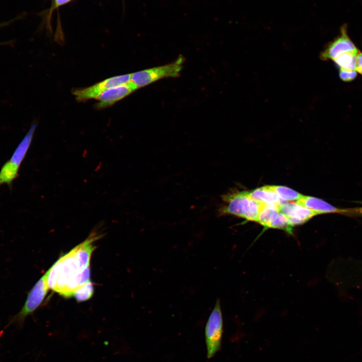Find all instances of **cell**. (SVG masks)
I'll return each instance as SVG.
<instances>
[{
  "instance_id": "obj_3",
  "label": "cell",
  "mask_w": 362,
  "mask_h": 362,
  "mask_svg": "<svg viewBox=\"0 0 362 362\" xmlns=\"http://www.w3.org/2000/svg\"><path fill=\"white\" fill-rule=\"evenodd\" d=\"M185 60L184 57L180 55L170 63L131 73L130 81L139 88L160 79L178 77Z\"/></svg>"
},
{
  "instance_id": "obj_18",
  "label": "cell",
  "mask_w": 362,
  "mask_h": 362,
  "mask_svg": "<svg viewBox=\"0 0 362 362\" xmlns=\"http://www.w3.org/2000/svg\"><path fill=\"white\" fill-rule=\"evenodd\" d=\"M269 228L284 230L289 234H293V226L290 223L288 217L280 212L270 223Z\"/></svg>"
},
{
  "instance_id": "obj_7",
  "label": "cell",
  "mask_w": 362,
  "mask_h": 362,
  "mask_svg": "<svg viewBox=\"0 0 362 362\" xmlns=\"http://www.w3.org/2000/svg\"><path fill=\"white\" fill-rule=\"evenodd\" d=\"M305 208L319 213H337L350 217H362V208H339L319 198L303 195L295 202Z\"/></svg>"
},
{
  "instance_id": "obj_22",
  "label": "cell",
  "mask_w": 362,
  "mask_h": 362,
  "mask_svg": "<svg viewBox=\"0 0 362 362\" xmlns=\"http://www.w3.org/2000/svg\"><path fill=\"white\" fill-rule=\"evenodd\" d=\"M20 16H18L17 17L15 18L14 19H13L10 20H9V21H8L4 22H3V23H0V28H2V27H5V26L9 25L10 24H11V23H12L13 22H14V21H15L16 20L19 19H20Z\"/></svg>"
},
{
  "instance_id": "obj_10",
  "label": "cell",
  "mask_w": 362,
  "mask_h": 362,
  "mask_svg": "<svg viewBox=\"0 0 362 362\" xmlns=\"http://www.w3.org/2000/svg\"><path fill=\"white\" fill-rule=\"evenodd\" d=\"M278 210L288 217L293 227L303 224L313 217L320 214L295 202L283 203L279 207Z\"/></svg>"
},
{
  "instance_id": "obj_17",
  "label": "cell",
  "mask_w": 362,
  "mask_h": 362,
  "mask_svg": "<svg viewBox=\"0 0 362 362\" xmlns=\"http://www.w3.org/2000/svg\"><path fill=\"white\" fill-rule=\"evenodd\" d=\"M94 293V287L90 281H88L77 289L73 294L72 297L77 302H83L90 299Z\"/></svg>"
},
{
  "instance_id": "obj_15",
  "label": "cell",
  "mask_w": 362,
  "mask_h": 362,
  "mask_svg": "<svg viewBox=\"0 0 362 362\" xmlns=\"http://www.w3.org/2000/svg\"><path fill=\"white\" fill-rule=\"evenodd\" d=\"M284 202H293L299 199L302 194L288 187L280 186H267Z\"/></svg>"
},
{
  "instance_id": "obj_1",
  "label": "cell",
  "mask_w": 362,
  "mask_h": 362,
  "mask_svg": "<svg viewBox=\"0 0 362 362\" xmlns=\"http://www.w3.org/2000/svg\"><path fill=\"white\" fill-rule=\"evenodd\" d=\"M75 247L60 257L47 270L49 289L65 298L89 281L90 262L79 254Z\"/></svg>"
},
{
  "instance_id": "obj_5",
  "label": "cell",
  "mask_w": 362,
  "mask_h": 362,
  "mask_svg": "<svg viewBox=\"0 0 362 362\" xmlns=\"http://www.w3.org/2000/svg\"><path fill=\"white\" fill-rule=\"evenodd\" d=\"M47 279V271L30 291L24 306L13 318L11 323L16 322L22 325L26 317L32 314L39 307L49 289Z\"/></svg>"
},
{
  "instance_id": "obj_11",
  "label": "cell",
  "mask_w": 362,
  "mask_h": 362,
  "mask_svg": "<svg viewBox=\"0 0 362 362\" xmlns=\"http://www.w3.org/2000/svg\"><path fill=\"white\" fill-rule=\"evenodd\" d=\"M37 125L33 124L24 137L18 144L8 161L13 165L20 168L25 159L32 141Z\"/></svg>"
},
{
  "instance_id": "obj_4",
  "label": "cell",
  "mask_w": 362,
  "mask_h": 362,
  "mask_svg": "<svg viewBox=\"0 0 362 362\" xmlns=\"http://www.w3.org/2000/svg\"><path fill=\"white\" fill-rule=\"evenodd\" d=\"M223 327L221 305L219 300L217 299L208 319L205 329L207 355L209 359L213 357L221 348Z\"/></svg>"
},
{
  "instance_id": "obj_14",
  "label": "cell",
  "mask_w": 362,
  "mask_h": 362,
  "mask_svg": "<svg viewBox=\"0 0 362 362\" xmlns=\"http://www.w3.org/2000/svg\"><path fill=\"white\" fill-rule=\"evenodd\" d=\"M19 168L7 160L0 170V186L6 184L11 188L13 181L19 175Z\"/></svg>"
},
{
  "instance_id": "obj_9",
  "label": "cell",
  "mask_w": 362,
  "mask_h": 362,
  "mask_svg": "<svg viewBox=\"0 0 362 362\" xmlns=\"http://www.w3.org/2000/svg\"><path fill=\"white\" fill-rule=\"evenodd\" d=\"M137 89L138 87L131 81L108 89L96 99L98 102L96 104V108L102 109L110 107Z\"/></svg>"
},
{
  "instance_id": "obj_12",
  "label": "cell",
  "mask_w": 362,
  "mask_h": 362,
  "mask_svg": "<svg viewBox=\"0 0 362 362\" xmlns=\"http://www.w3.org/2000/svg\"><path fill=\"white\" fill-rule=\"evenodd\" d=\"M248 196L255 201L265 204L279 207L284 202L277 195L269 189L267 186L247 192Z\"/></svg>"
},
{
  "instance_id": "obj_19",
  "label": "cell",
  "mask_w": 362,
  "mask_h": 362,
  "mask_svg": "<svg viewBox=\"0 0 362 362\" xmlns=\"http://www.w3.org/2000/svg\"><path fill=\"white\" fill-rule=\"evenodd\" d=\"M339 76L342 81L349 82L355 78L357 76V72L355 70L340 68Z\"/></svg>"
},
{
  "instance_id": "obj_20",
  "label": "cell",
  "mask_w": 362,
  "mask_h": 362,
  "mask_svg": "<svg viewBox=\"0 0 362 362\" xmlns=\"http://www.w3.org/2000/svg\"><path fill=\"white\" fill-rule=\"evenodd\" d=\"M355 70L362 75V53L359 51L356 55V66Z\"/></svg>"
},
{
  "instance_id": "obj_21",
  "label": "cell",
  "mask_w": 362,
  "mask_h": 362,
  "mask_svg": "<svg viewBox=\"0 0 362 362\" xmlns=\"http://www.w3.org/2000/svg\"><path fill=\"white\" fill-rule=\"evenodd\" d=\"M71 0H53V6L51 10L57 8L61 6L66 4Z\"/></svg>"
},
{
  "instance_id": "obj_2",
  "label": "cell",
  "mask_w": 362,
  "mask_h": 362,
  "mask_svg": "<svg viewBox=\"0 0 362 362\" xmlns=\"http://www.w3.org/2000/svg\"><path fill=\"white\" fill-rule=\"evenodd\" d=\"M222 199L224 204L219 209L220 215H233L257 222L263 204L250 197L246 191L232 190L222 195Z\"/></svg>"
},
{
  "instance_id": "obj_16",
  "label": "cell",
  "mask_w": 362,
  "mask_h": 362,
  "mask_svg": "<svg viewBox=\"0 0 362 362\" xmlns=\"http://www.w3.org/2000/svg\"><path fill=\"white\" fill-rule=\"evenodd\" d=\"M358 51L343 53L333 60L340 68L355 70L356 55Z\"/></svg>"
},
{
  "instance_id": "obj_6",
  "label": "cell",
  "mask_w": 362,
  "mask_h": 362,
  "mask_svg": "<svg viewBox=\"0 0 362 362\" xmlns=\"http://www.w3.org/2000/svg\"><path fill=\"white\" fill-rule=\"evenodd\" d=\"M131 74L115 76L100 81L90 86L73 89L72 94L76 100L81 102L92 99H96L102 93L112 87L127 83L130 81Z\"/></svg>"
},
{
  "instance_id": "obj_8",
  "label": "cell",
  "mask_w": 362,
  "mask_h": 362,
  "mask_svg": "<svg viewBox=\"0 0 362 362\" xmlns=\"http://www.w3.org/2000/svg\"><path fill=\"white\" fill-rule=\"evenodd\" d=\"M347 25L340 28V34L322 52V59L334 60L339 55L346 52H357L358 49L348 36Z\"/></svg>"
},
{
  "instance_id": "obj_13",
  "label": "cell",
  "mask_w": 362,
  "mask_h": 362,
  "mask_svg": "<svg viewBox=\"0 0 362 362\" xmlns=\"http://www.w3.org/2000/svg\"><path fill=\"white\" fill-rule=\"evenodd\" d=\"M279 213L278 207L263 204L259 212L257 223L262 225L265 229H267L270 223Z\"/></svg>"
}]
</instances>
